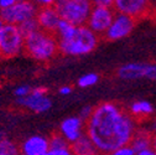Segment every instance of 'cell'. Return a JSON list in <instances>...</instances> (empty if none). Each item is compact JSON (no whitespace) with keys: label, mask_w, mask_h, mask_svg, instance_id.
Returning a JSON list of instances; mask_svg holds the SVG:
<instances>
[{"label":"cell","mask_w":156,"mask_h":155,"mask_svg":"<svg viewBox=\"0 0 156 155\" xmlns=\"http://www.w3.org/2000/svg\"><path fill=\"white\" fill-rule=\"evenodd\" d=\"M20 2H24V0H0V10L3 9H6V8H10L17 3Z\"/></svg>","instance_id":"29"},{"label":"cell","mask_w":156,"mask_h":155,"mask_svg":"<svg viewBox=\"0 0 156 155\" xmlns=\"http://www.w3.org/2000/svg\"><path fill=\"white\" fill-rule=\"evenodd\" d=\"M145 68L146 63L141 62H129L124 63L118 68V77L124 81H134L145 78Z\"/></svg>","instance_id":"14"},{"label":"cell","mask_w":156,"mask_h":155,"mask_svg":"<svg viewBox=\"0 0 156 155\" xmlns=\"http://www.w3.org/2000/svg\"><path fill=\"white\" fill-rule=\"evenodd\" d=\"M71 149L73 155H98L99 151L93 144V142L89 139L87 134H84L82 138H80L77 142L71 144Z\"/></svg>","instance_id":"17"},{"label":"cell","mask_w":156,"mask_h":155,"mask_svg":"<svg viewBox=\"0 0 156 155\" xmlns=\"http://www.w3.org/2000/svg\"><path fill=\"white\" fill-rule=\"evenodd\" d=\"M58 93L61 96H68L72 93V87L71 86H62L60 89H58Z\"/></svg>","instance_id":"31"},{"label":"cell","mask_w":156,"mask_h":155,"mask_svg":"<svg viewBox=\"0 0 156 155\" xmlns=\"http://www.w3.org/2000/svg\"><path fill=\"white\" fill-rule=\"evenodd\" d=\"M136 129L138 122L129 112L114 102L97 104L86 122V134L99 154L103 155H108L120 146L129 145Z\"/></svg>","instance_id":"1"},{"label":"cell","mask_w":156,"mask_h":155,"mask_svg":"<svg viewBox=\"0 0 156 155\" xmlns=\"http://www.w3.org/2000/svg\"><path fill=\"white\" fill-rule=\"evenodd\" d=\"M108 155H136V151L131 148V145H124V146H120L118 149L113 150L112 153H109Z\"/></svg>","instance_id":"23"},{"label":"cell","mask_w":156,"mask_h":155,"mask_svg":"<svg viewBox=\"0 0 156 155\" xmlns=\"http://www.w3.org/2000/svg\"><path fill=\"white\" fill-rule=\"evenodd\" d=\"M19 29H20V31L23 32V35H24L25 37L29 36L30 34L37 31V30H40V27H38V24H37V20H36V17L30 19V20L23 23L21 25H19Z\"/></svg>","instance_id":"21"},{"label":"cell","mask_w":156,"mask_h":155,"mask_svg":"<svg viewBox=\"0 0 156 155\" xmlns=\"http://www.w3.org/2000/svg\"><path fill=\"white\" fill-rule=\"evenodd\" d=\"M48 142H50V149H57V148H63V146L69 145L67 143V140L62 137L60 133L53 134L51 138H48Z\"/></svg>","instance_id":"22"},{"label":"cell","mask_w":156,"mask_h":155,"mask_svg":"<svg viewBox=\"0 0 156 155\" xmlns=\"http://www.w3.org/2000/svg\"><path fill=\"white\" fill-rule=\"evenodd\" d=\"M3 26H4V21H3V19H2V17H0V31H2Z\"/></svg>","instance_id":"35"},{"label":"cell","mask_w":156,"mask_h":155,"mask_svg":"<svg viewBox=\"0 0 156 155\" xmlns=\"http://www.w3.org/2000/svg\"><path fill=\"white\" fill-rule=\"evenodd\" d=\"M24 51L38 62H47L60 52L55 34L37 30L25 37Z\"/></svg>","instance_id":"2"},{"label":"cell","mask_w":156,"mask_h":155,"mask_svg":"<svg viewBox=\"0 0 156 155\" xmlns=\"http://www.w3.org/2000/svg\"><path fill=\"white\" fill-rule=\"evenodd\" d=\"M129 114L136 122L145 121L154 114V106L149 101H145V99L135 101L129 107Z\"/></svg>","instance_id":"15"},{"label":"cell","mask_w":156,"mask_h":155,"mask_svg":"<svg viewBox=\"0 0 156 155\" xmlns=\"http://www.w3.org/2000/svg\"><path fill=\"white\" fill-rule=\"evenodd\" d=\"M113 9L115 13L125 14L136 20L154 11V0H114Z\"/></svg>","instance_id":"7"},{"label":"cell","mask_w":156,"mask_h":155,"mask_svg":"<svg viewBox=\"0 0 156 155\" xmlns=\"http://www.w3.org/2000/svg\"><path fill=\"white\" fill-rule=\"evenodd\" d=\"M114 0H92L94 6H113Z\"/></svg>","instance_id":"30"},{"label":"cell","mask_w":156,"mask_h":155,"mask_svg":"<svg viewBox=\"0 0 156 155\" xmlns=\"http://www.w3.org/2000/svg\"><path fill=\"white\" fill-rule=\"evenodd\" d=\"M17 104L25 109L40 114L51 109L52 101L47 96L46 88L37 87V88H32L29 96L24 97V98H17Z\"/></svg>","instance_id":"9"},{"label":"cell","mask_w":156,"mask_h":155,"mask_svg":"<svg viewBox=\"0 0 156 155\" xmlns=\"http://www.w3.org/2000/svg\"><path fill=\"white\" fill-rule=\"evenodd\" d=\"M77 27L78 26L61 19L60 24L57 25V29L55 31V36L57 37V40H68V38H71L74 35Z\"/></svg>","instance_id":"18"},{"label":"cell","mask_w":156,"mask_h":155,"mask_svg":"<svg viewBox=\"0 0 156 155\" xmlns=\"http://www.w3.org/2000/svg\"><path fill=\"white\" fill-rule=\"evenodd\" d=\"M0 155H21L19 153L17 146L8 140V139H2L0 140Z\"/></svg>","instance_id":"20"},{"label":"cell","mask_w":156,"mask_h":155,"mask_svg":"<svg viewBox=\"0 0 156 155\" xmlns=\"http://www.w3.org/2000/svg\"><path fill=\"white\" fill-rule=\"evenodd\" d=\"M36 20L40 30H44L50 34H55L57 25L61 21V17L58 15L57 10L55 9V6H52V8L38 9L36 14Z\"/></svg>","instance_id":"12"},{"label":"cell","mask_w":156,"mask_h":155,"mask_svg":"<svg viewBox=\"0 0 156 155\" xmlns=\"http://www.w3.org/2000/svg\"><path fill=\"white\" fill-rule=\"evenodd\" d=\"M48 155H73L71 145L63 146V148H57V149H50Z\"/></svg>","instance_id":"25"},{"label":"cell","mask_w":156,"mask_h":155,"mask_svg":"<svg viewBox=\"0 0 156 155\" xmlns=\"http://www.w3.org/2000/svg\"><path fill=\"white\" fill-rule=\"evenodd\" d=\"M40 155H48V151L47 153H44V154H40Z\"/></svg>","instance_id":"37"},{"label":"cell","mask_w":156,"mask_h":155,"mask_svg":"<svg viewBox=\"0 0 156 155\" xmlns=\"http://www.w3.org/2000/svg\"><path fill=\"white\" fill-rule=\"evenodd\" d=\"M60 134L71 145L86 134V122L82 121L78 115L67 117L60 125Z\"/></svg>","instance_id":"11"},{"label":"cell","mask_w":156,"mask_h":155,"mask_svg":"<svg viewBox=\"0 0 156 155\" xmlns=\"http://www.w3.org/2000/svg\"><path fill=\"white\" fill-rule=\"evenodd\" d=\"M131 148L139 153L152 146V133L147 128H138L130 142Z\"/></svg>","instance_id":"16"},{"label":"cell","mask_w":156,"mask_h":155,"mask_svg":"<svg viewBox=\"0 0 156 155\" xmlns=\"http://www.w3.org/2000/svg\"><path fill=\"white\" fill-rule=\"evenodd\" d=\"M98 155H103V154H98Z\"/></svg>","instance_id":"38"},{"label":"cell","mask_w":156,"mask_h":155,"mask_svg":"<svg viewBox=\"0 0 156 155\" xmlns=\"http://www.w3.org/2000/svg\"><path fill=\"white\" fill-rule=\"evenodd\" d=\"M136 155H156V150L151 146L149 149H145V150H141L139 153H136Z\"/></svg>","instance_id":"32"},{"label":"cell","mask_w":156,"mask_h":155,"mask_svg":"<svg viewBox=\"0 0 156 155\" xmlns=\"http://www.w3.org/2000/svg\"><path fill=\"white\" fill-rule=\"evenodd\" d=\"M92 0H57L55 9L62 20L76 26H83L93 9Z\"/></svg>","instance_id":"4"},{"label":"cell","mask_w":156,"mask_h":155,"mask_svg":"<svg viewBox=\"0 0 156 155\" xmlns=\"http://www.w3.org/2000/svg\"><path fill=\"white\" fill-rule=\"evenodd\" d=\"M151 133H155L156 132V118H154L152 121H151V123H150V125H149V128H147Z\"/></svg>","instance_id":"33"},{"label":"cell","mask_w":156,"mask_h":155,"mask_svg":"<svg viewBox=\"0 0 156 155\" xmlns=\"http://www.w3.org/2000/svg\"><path fill=\"white\" fill-rule=\"evenodd\" d=\"M50 150V142L48 138L42 135H32L24 140L20 154L21 155H40L47 153Z\"/></svg>","instance_id":"13"},{"label":"cell","mask_w":156,"mask_h":155,"mask_svg":"<svg viewBox=\"0 0 156 155\" xmlns=\"http://www.w3.org/2000/svg\"><path fill=\"white\" fill-rule=\"evenodd\" d=\"M152 148L156 150V132L152 133Z\"/></svg>","instance_id":"34"},{"label":"cell","mask_w":156,"mask_h":155,"mask_svg":"<svg viewBox=\"0 0 156 155\" xmlns=\"http://www.w3.org/2000/svg\"><path fill=\"white\" fill-rule=\"evenodd\" d=\"M99 44V36L86 25L78 26L74 35L68 40H58V49L65 56H86L92 53Z\"/></svg>","instance_id":"3"},{"label":"cell","mask_w":156,"mask_h":155,"mask_svg":"<svg viewBox=\"0 0 156 155\" xmlns=\"http://www.w3.org/2000/svg\"><path fill=\"white\" fill-rule=\"evenodd\" d=\"M99 82V76L98 73H94V72H89L86 73L83 76H81L77 81V86L81 87V88H88V87H93L97 83Z\"/></svg>","instance_id":"19"},{"label":"cell","mask_w":156,"mask_h":155,"mask_svg":"<svg viewBox=\"0 0 156 155\" xmlns=\"http://www.w3.org/2000/svg\"><path fill=\"white\" fill-rule=\"evenodd\" d=\"M154 11H156V0H154Z\"/></svg>","instance_id":"36"},{"label":"cell","mask_w":156,"mask_h":155,"mask_svg":"<svg viewBox=\"0 0 156 155\" xmlns=\"http://www.w3.org/2000/svg\"><path fill=\"white\" fill-rule=\"evenodd\" d=\"M57 0H32V3L38 8H52L56 5Z\"/></svg>","instance_id":"28"},{"label":"cell","mask_w":156,"mask_h":155,"mask_svg":"<svg viewBox=\"0 0 156 155\" xmlns=\"http://www.w3.org/2000/svg\"><path fill=\"white\" fill-rule=\"evenodd\" d=\"M37 10V6L31 0H24V2L17 3L10 8L0 10V17L3 19L4 24L19 26L30 19L36 17Z\"/></svg>","instance_id":"6"},{"label":"cell","mask_w":156,"mask_h":155,"mask_svg":"<svg viewBox=\"0 0 156 155\" xmlns=\"http://www.w3.org/2000/svg\"><path fill=\"white\" fill-rule=\"evenodd\" d=\"M32 88L27 85H20V86H17L15 89H14V94L17 97V98H24V97L29 96L31 93Z\"/></svg>","instance_id":"24"},{"label":"cell","mask_w":156,"mask_h":155,"mask_svg":"<svg viewBox=\"0 0 156 155\" xmlns=\"http://www.w3.org/2000/svg\"><path fill=\"white\" fill-rule=\"evenodd\" d=\"M135 24H136V20L134 17L128 16L125 14L116 13L110 26L108 27L107 32L104 34L105 40L118 41V40H122V38L128 37L133 32Z\"/></svg>","instance_id":"10"},{"label":"cell","mask_w":156,"mask_h":155,"mask_svg":"<svg viewBox=\"0 0 156 155\" xmlns=\"http://www.w3.org/2000/svg\"><path fill=\"white\" fill-rule=\"evenodd\" d=\"M25 36L19 26L4 24L0 31V56L5 59H11L24 51Z\"/></svg>","instance_id":"5"},{"label":"cell","mask_w":156,"mask_h":155,"mask_svg":"<svg viewBox=\"0 0 156 155\" xmlns=\"http://www.w3.org/2000/svg\"><path fill=\"white\" fill-rule=\"evenodd\" d=\"M113 6H93L86 26L98 36H104L115 16Z\"/></svg>","instance_id":"8"},{"label":"cell","mask_w":156,"mask_h":155,"mask_svg":"<svg viewBox=\"0 0 156 155\" xmlns=\"http://www.w3.org/2000/svg\"><path fill=\"white\" fill-rule=\"evenodd\" d=\"M145 78H149L151 81H156V63H146Z\"/></svg>","instance_id":"26"},{"label":"cell","mask_w":156,"mask_h":155,"mask_svg":"<svg viewBox=\"0 0 156 155\" xmlns=\"http://www.w3.org/2000/svg\"><path fill=\"white\" fill-rule=\"evenodd\" d=\"M93 108H94V107H92V106H84V107L80 110V114H78V117H80L82 121L87 122V121L89 119V117L92 115Z\"/></svg>","instance_id":"27"}]
</instances>
